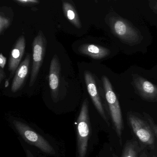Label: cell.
Instances as JSON below:
<instances>
[{"instance_id": "6da1fadb", "label": "cell", "mask_w": 157, "mask_h": 157, "mask_svg": "<svg viewBox=\"0 0 157 157\" xmlns=\"http://www.w3.org/2000/svg\"><path fill=\"white\" fill-rule=\"evenodd\" d=\"M109 25L113 33L124 44L135 45L141 43L143 39L139 30L122 17L110 16Z\"/></svg>"}, {"instance_id": "7a4b0ae2", "label": "cell", "mask_w": 157, "mask_h": 157, "mask_svg": "<svg viewBox=\"0 0 157 157\" xmlns=\"http://www.w3.org/2000/svg\"><path fill=\"white\" fill-rule=\"evenodd\" d=\"M90 121L87 99L84 100L77 120V154L78 157H86L90 136Z\"/></svg>"}, {"instance_id": "3957f363", "label": "cell", "mask_w": 157, "mask_h": 157, "mask_svg": "<svg viewBox=\"0 0 157 157\" xmlns=\"http://www.w3.org/2000/svg\"><path fill=\"white\" fill-rule=\"evenodd\" d=\"M12 123L15 129L26 142L44 153L50 155L56 154L55 149L49 142L26 124L16 119L13 120Z\"/></svg>"}, {"instance_id": "277c9868", "label": "cell", "mask_w": 157, "mask_h": 157, "mask_svg": "<svg viewBox=\"0 0 157 157\" xmlns=\"http://www.w3.org/2000/svg\"><path fill=\"white\" fill-rule=\"evenodd\" d=\"M102 79L112 121L117 136L121 139L124 124L120 104L109 79L106 76H103Z\"/></svg>"}, {"instance_id": "5b68a950", "label": "cell", "mask_w": 157, "mask_h": 157, "mask_svg": "<svg viewBox=\"0 0 157 157\" xmlns=\"http://www.w3.org/2000/svg\"><path fill=\"white\" fill-rule=\"evenodd\" d=\"M47 40L44 35L40 31L33 43V65L30 86L35 82L45 55Z\"/></svg>"}, {"instance_id": "8992f818", "label": "cell", "mask_w": 157, "mask_h": 157, "mask_svg": "<svg viewBox=\"0 0 157 157\" xmlns=\"http://www.w3.org/2000/svg\"><path fill=\"white\" fill-rule=\"evenodd\" d=\"M128 121L137 137L146 145L152 146L154 143V134L149 124L135 115H128Z\"/></svg>"}, {"instance_id": "52a82bcc", "label": "cell", "mask_w": 157, "mask_h": 157, "mask_svg": "<svg viewBox=\"0 0 157 157\" xmlns=\"http://www.w3.org/2000/svg\"><path fill=\"white\" fill-rule=\"evenodd\" d=\"M132 83L142 98L149 101H157V86L137 74L132 76Z\"/></svg>"}, {"instance_id": "ba28073f", "label": "cell", "mask_w": 157, "mask_h": 157, "mask_svg": "<svg viewBox=\"0 0 157 157\" xmlns=\"http://www.w3.org/2000/svg\"><path fill=\"white\" fill-rule=\"evenodd\" d=\"M84 77L88 93L91 98L94 106L103 119L108 123L107 117L97 90L94 77L90 72L87 71L84 72Z\"/></svg>"}, {"instance_id": "9c48e42d", "label": "cell", "mask_w": 157, "mask_h": 157, "mask_svg": "<svg viewBox=\"0 0 157 157\" xmlns=\"http://www.w3.org/2000/svg\"><path fill=\"white\" fill-rule=\"evenodd\" d=\"M25 48V39L24 36H20L14 48L12 50L9 61V71H10V78L17 70L21 60L23 56Z\"/></svg>"}, {"instance_id": "30bf717a", "label": "cell", "mask_w": 157, "mask_h": 157, "mask_svg": "<svg viewBox=\"0 0 157 157\" xmlns=\"http://www.w3.org/2000/svg\"><path fill=\"white\" fill-rule=\"evenodd\" d=\"M60 64L57 55H55L51 61L49 73V84L51 94L56 98L58 94L60 78Z\"/></svg>"}, {"instance_id": "8fae6325", "label": "cell", "mask_w": 157, "mask_h": 157, "mask_svg": "<svg viewBox=\"0 0 157 157\" xmlns=\"http://www.w3.org/2000/svg\"><path fill=\"white\" fill-rule=\"evenodd\" d=\"M31 55L27 54L26 57L19 66L16 71L12 85L13 92L15 93L21 89L29 72Z\"/></svg>"}, {"instance_id": "7c38bea8", "label": "cell", "mask_w": 157, "mask_h": 157, "mask_svg": "<svg viewBox=\"0 0 157 157\" xmlns=\"http://www.w3.org/2000/svg\"><path fill=\"white\" fill-rule=\"evenodd\" d=\"M80 53L95 59H101L108 56L111 53L109 49L97 45L84 44L78 48Z\"/></svg>"}, {"instance_id": "4fadbf2b", "label": "cell", "mask_w": 157, "mask_h": 157, "mask_svg": "<svg viewBox=\"0 0 157 157\" xmlns=\"http://www.w3.org/2000/svg\"><path fill=\"white\" fill-rule=\"evenodd\" d=\"M62 9L67 19L76 28H81L82 24L79 17L73 5L67 2L64 1L62 2Z\"/></svg>"}, {"instance_id": "5bb4252c", "label": "cell", "mask_w": 157, "mask_h": 157, "mask_svg": "<svg viewBox=\"0 0 157 157\" xmlns=\"http://www.w3.org/2000/svg\"><path fill=\"white\" fill-rule=\"evenodd\" d=\"M138 145L136 141L127 142L123 149L122 157H138Z\"/></svg>"}, {"instance_id": "9a60e30c", "label": "cell", "mask_w": 157, "mask_h": 157, "mask_svg": "<svg viewBox=\"0 0 157 157\" xmlns=\"http://www.w3.org/2000/svg\"><path fill=\"white\" fill-rule=\"evenodd\" d=\"M10 21L9 18H6L1 13L0 15V33L2 34L3 32L10 26Z\"/></svg>"}, {"instance_id": "2e32d148", "label": "cell", "mask_w": 157, "mask_h": 157, "mask_svg": "<svg viewBox=\"0 0 157 157\" xmlns=\"http://www.w3.org/2000/svg\"><path fill=\"white\" fill-rule=\"evenodd\" d=\"M14 2L22 5L37 4L39 2L38 1H36V0H15Z\"/></svg>"}, {"instance_id": "e0dca14e", "label": "cell", "mask_w": 157, "mask_h": 157, "mask_svg": "<svg viewBox=\"0 0 157 157\" xmlns=\"http://www.w3.org/2000/svg\"><path fill=\"white\" fill-rule=\"evenodd\" d=\"M149 6L152 11L157 14V1H150Z\"/></svg>"}, {"instance_id": "ac0fdd59", "label": "cell", "mask_w": 157, "mask_h": 157, "mask_svg": "<svg viewBox=\"0 0 157 157\" xmlns=\"http://www.w3.org/2000/svg\"><path fill=\"white\" fill-rule=\"evenodd\" d=\"M149 124L153 131V133H154V136L157 137V124H154L153 121L151 120V119H149Z\"/></svg>"}, {"instance_id": "d6986e66", "label": "cell", "mask_w": 157, "mask_h": 157, "mask_svg": "<svg viewBox=\"0 0 157 157\" xmlns=\"http://www.w3.org/2000/svg\"><path fill=\"white\" fill-rule=\"evenodd\" d=\"M6 62H7V59L5 56H4L2 54H1V55H0V67H1V68L2 69H4L6 64Z\"/></svg>"}, {"instance_id": "ffe728a7", "label": "cell", "mask_w": 157, "mask_h": 157, "mask_svg": "<svg viewBox=\"0 0 157 157\" xmlns=\"http://www.w3.org/2000/svg\"><path fill=\"white\" fill-rule=\"evenodd\" d=\"M6 78V74L3 69H0V82L1 83L3 79Z\"/></svg>"}, {"instance_id": "44dd1931", "label": "cell", "mask_w": 157, "mask_h": 157, "mask_svg": "<svg viewBox=\"0 0 157 157\" xmlns=\"http://www.w3.org/2000/svg\"><path fill=\"white\" fill-rule=\"evenodd\" d=\"M138 157H157L155 155H149V154H147L145 152H142L141 153Z\"/></svg>"}, {"instance_id": "7402d4cb", "label": "cell", "mask_w": 157, "mask_h": 157, "mask_svg": "<svg viewBox=\"0 0 157 157\" xmlns=\"http://www.w3.org/2000/svg\"><path fill=\"white\" fill-rule=\"evenodd\" d=\"M5 87L6 88H7V87H8V86H9V80H6V82H5Z\"/></svg>"}]
</instances>
